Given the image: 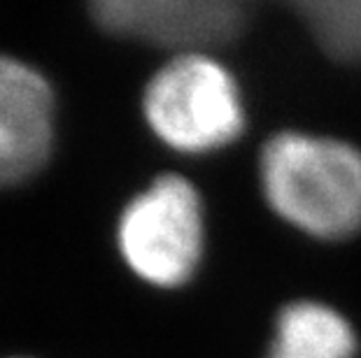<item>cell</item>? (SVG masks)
<instances>
[{
  "instance_id": "1",
  "label": "cell",
  "mask_w": 361,
  "mask_h": 358,
  "mask_svg": "<svg viewBox=\"0 0 361 358\" xmlns=\"http://www.w3.org/2000/svg\"><path fill=\"white\" fill-rule=\"evenodd\" d=\"M259 184L275 215L310 238L361 231V149L308 133H278L259 156Z\"/></svg>"
},
{
  "instance_id": "2",
  "label": "cell",
  "mask_w": 361,
  "mask_h": 358,
  "mask_svg": "<svg viewBox=\"0 0 361 358\" xmlns=\"http://www.w3.org/2000/svg\"><path fill=\"white\" fill-rule=\"evenodd\" d=\"M149 131L180 154H207L245 131V103L233 72L212 54L173 56L142 94Z\"/></svg>"
},
{
  "instance_id": "3",
  "label": "cell",
  "mask_w": 361,
  "mask_h": 358,
  "mask_svg": "<svg viewBox=\"0 0 361 358\" xmlns=\"http://www.w3.org/2000/svg\"><path fill=\"white\" fill-rule=\"evenodd\" d=\"M117 249L145 284H187L205 249V215L196 186L182 174H161L135 193L117 219Z\"/></svg>"
},
{
  "instance_id": "4",
  "label": "cell",
  "mask_w": 361,
  "mask_h": 358,
  "mask_svg": "<svg viewBox=\"0 0 361 358\" xmlns=\"http://www.w3.org/2000/svg\"><path fill=\"white\" fill-rule=\"evenodd\" d=\"M91 19L105 33L171 49L175 56L210 54L247 26V7L233 0H98Z\"/></svg>"
},
{
  "instance_id": "5",
  "label": "cell",
  "mask_w": 361,
  "mask_h": 358,
  "mask_svg": "<svg viewBox=\"0 0 361 358\" xmlns=\"http://www.w3.org/2000/svg\"><path fill=\"white\" fill-rule=\"evenodd\" d=\"M51 147V84L26 60L0 54V186L33 177Z\"/></svg>"
},
{
  "instance_id": "6",
  "label": "cell",
  "mask_w": 361,
  "mask_h": 358,
  "mask_svg": "<svg viewBox=\"0 0 361 358\" xmlns=\"http://www.w3.org/2000/svg\"><path fill=\"white\" fill-rule=\"evenodd\" d=\"M357 333L336 307L317 300L284 305L264 358H355Z\"/></svg>"
},
{
  "instance_id": "7",
  "label": "cell",
  "mask_w": 361,
  "mask_h": 358,
  "mask_svg": "<svg viewBox=\"0 0 361 358\" xmlns=\"http://www.w3.org/2000/svg\"><path fill=\"white\" fill-rule=\"evenodd\" d=\"M294 12L326 56L361 65V0H305Z\"/></svg>"
}]
</instances>
